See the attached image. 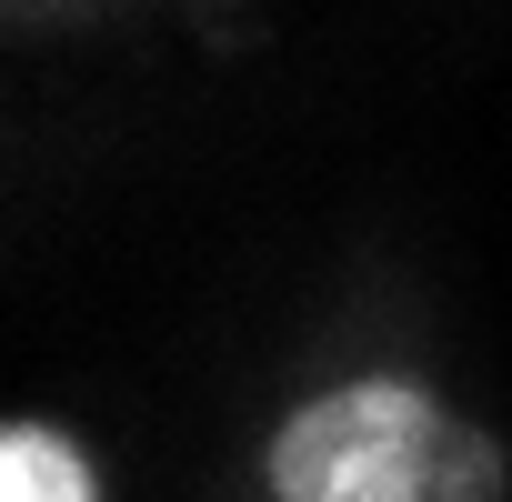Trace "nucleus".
I'll use <instances>...</instances> for the list:
<instances>
[{
	"mask_svg": "<svg viewBox=\"0 0 512 502\" xmlns=\"http://www.w3.org/2000/svg\"><path fill=\"white\" fill-rule=\"evenodd\" d=\"M0 502H91V462L51 422H11L0 432Z\"/></svg>",
	"mask_w": 512,
	"mask_h": 502,
	"instance_id": "2",
	"label": "nucleus"
},
{
	"mask_svg": "<svg viewBox=\"0 0 512 502\" xmlns=\"http://www.w3.org/2000/svg\"><path fill=\"white\" fill-rule=\"evenodd\" d=\"M282 502H502V442L422 382H342L272 432Z\"/></svg>",
	"mask_w": 512,
	"mask_h": 502,
	"instance_id": "1",
	"label": "nucleus"
}]
</instances>
